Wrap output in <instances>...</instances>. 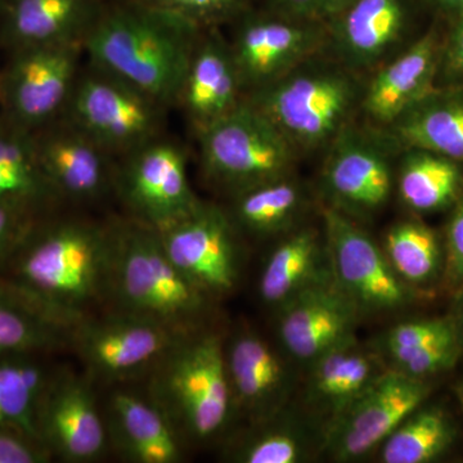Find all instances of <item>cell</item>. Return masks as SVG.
Segmentation results:
<instances>
[{
	"mask_svg": "<svg viewBox=\"0 0 463 463\" xmlns=\"http://www.w3.org/2000/svg\"><path fill=\"white\" fill-rule=\"evenodd\" d=\"M388 129L389 138L407 148L423 149L463 161V99L435 90L405 111Z\"/></svg>",
	"mask_w": 463,
	"mask_h": 463,
	"instance_id": "25",
	"label": "cell"
},
{
	"mask_svg": "<svg viewBox=\"0 0 463 463\" xmlns=\"http://www.w3.org/2000/svg\"><path fill=\"white\" fill-rule=\"evenodd\" d=\"M246 99L230 43L203 30L192 54L176 106L197 132L230 114Z\"/></svg>",
	"mask_w": 463,
	"mask_h": 463,
	"instance_id": "22",
	"label": "cell"
},
{
	"mask_svg": "<svg viewBox=\"0 0 463 463\" xmlns=\"http://www.w3.org/2000/svg\"><path fill=\"white\" fill-rule=\"evenodd\" d=\"M207 175L237 191L291 175L298 149L251 100L245 99L197 132Z\"/></svg>",
	"mask_w": 463,
	"mask_h": 463,
	"instance_id": "6",
	"label": "cell"
},
{
	"mask_svg": "<svg viewBox=\"0 0 463 463\" xmlns=\"http://www.w3.org/2000/svg\"><path fill=\"white\" fill-rule=\"evenodd\" d=\"M166 109L147 94L93 65L81 70L62 118L112 156L163 136Z\"/></svg>",
	"mask_w": 463,
	"mask_h": 463,
	"instance_id": "7",
	"label": "cell"
},
{
	"mask_svg": "<svg viewBox=\"0 0 463 463\" xmlns=\"http://www.w3.org/2000/svg\"><path fill=\"white\" fill-rule=\"evenodd\" d=\"M323 223L332 277L359 312H385L407 303V283L392 269L385 252L349 215L325 207Z\"/></svg>",
	"mask_w": 463,
	"mask_h": 463,
	"instance_id": "12",
	"label": "cell"
},
{
	"mask_svg": "<svg viewBox=\"0 0 463 463\" xmlns=\"http://www.w3.org/2000/svg\"><path fill=\"white\" fill-rule=\"evenodd\" d=\"M167 257L207 298L230 292L239 281V248L232 221L219 207L200 206L157 231Z\"/></svg>",
	"mask_w": 463,
	"mask_h": 463,
	"instance_id": "13",
	"label": "cell"
},
{
	"mask_svg": "<svg viewBox=\"0 0 463 463\" xmlns=\"http://www.w3.org/2000/svg\"><path fill=\"white\" fill-rule=\"evenodd\" d=\"M303 456L304 447L297 435L286 430H270L245 441L234 458L243 463H298Z\"/></svg>",
	"mask_w": 463,
	"mask_h": 463,
	"instance_id": "37",
	"label": "cell"
},
{
	"mask_svg": "<svg viewBox=\"0 0 463 463\" xmlns=\"http://www.w3.org/2000/svg\"><path fill=\"white\" fill-rule=\"evenodd\" d=\"M364 85L336 60L318 57L246 94L298 151L327 148L361 109Z\"/></svg>",
	"mask_w": 463,
	"mask_h": 463,
	"instance_id": "4",
	"label": "cell"
},
{
	"mask_svg": "<svg viewBox=\"0 0 463 463\" xmlns=\"http://www.w3.org/2000/svg\"><path fill=\"white\" fill-rule=\"evenodd\" d=\"M54 197L39 164L33 132L0 118V203L29 213Z\"/></svg>",
	"mask_w": 463,
	"mask_h": 463,
	"instance_id": "28",
	"label": "cell"
},
{
	"mask_svg": "<svg viewBox=\"0 0 463 463\" xmlns=\"http://www.w3.org/2000/svg\"><path fill=\"white\" fill-rule=\"evenodd\" d=\"M230 42L246 94L327 52V24L298 20L270 11H246Z\"/></svg>",
	"mask_w": 463,
	"mask_h": 463,
	"instance_id": "11",
	"label": "cell"
},
{
	"mask_svg": "<svg viewBox=\"0 0 463 463\" xmlns=\"http://www.w3.org/2000/svg\"><path fill=\"white\" fill-rule=\"evenodd\" d=\"M33 134L43 174L57 196L91 201L115 185L114 156L62 116Z\"/></svg>",
	"mask_w": 463,
	"mask_h": 463,
	"instance_id": "18",
	"label": "cell"
},
{
	"mask_svg": "<svg viewBox=\"0 0 463 463\" xmlns=\"http://www.w3.org/2000/svg\"><path fill=\"white\" fill-rule=\"evenodd\" d=\"M149 374L148 394L183 439L207 440L223 430L233 399L225 349L216 335H187Z\"/></svg>",
	"mask_w": 463,
	"mask_h": 463,
	"instance_id": "5",
	"label": "cell"
},
{
	"mask_svg": "<svg viewBox=\"0 0 463 463\" xmlns=\"http://www.w3.org/2000/svg\"><path fill=\"white\" fill-rule=\"evenodd\" d=\"M385 255L405 283L430 281L440 263V249L430 228L417 222L394 225L386 234Z\"/></svg>",
	"mask_w": 463,
	"mask_h": 463,
	"instance_id": "34",
	"label": "cell"
},
{
	"mask_svg": "<svg viewBox=\"0 0 463 463\" xmlns=\"http://www.w3.org/2000/svg\"><path fill=\"white\" fill-rule=\"evenodd\" d=\"M3 3H5V0H0V8H2Z\"/></svg>",
	"mask_w": 463,
	"mask_h": 463,
	"instance_id": "46",
	"label": "cell"
},
{
	"mask_svg": "<svg viewBox=\"0 0 463 463\" xmlns=\"http://www.w3.org/2000/svg\"><path fill=\"white\" fill-rule=\"evenodd\" d=\"M112 240L114 225L83 221L25 232L8 288L70 330L108 298Z\"/></svg>",
	"mask_w": 463,
	"mask_h": 463,
	"instance_id": "1",
	"label": "cell"
},
{
	"mask_svg": "<svg viewBox=\"0 0 463 463\" xmlns=\"http://www.w3.org/2000/svg\"><path fill=\"white\" fill-rule=\"evenodd\" d=\"M108 298L118 312L181 335L196 332L207 298L167 257L160 233L137 221L114 225Z\"/></svg>",
	"mask_w": 463,
	"mask_h": 463,
	"instance_id": "3",
	"label": "cell"
},
{
	"mask_svg": "<svg viewBox=\"0 0 463 463\" xmlns=\"http://www.w3.org/2000/svg\"><path fill=\"white\" fill-rule=\"evenodd\" d=\"M456 335L452 323L444 319L401 323L385 339L388 354L395 365L421 352L435 341Z\"/></svg>",
	"mask_w": 463,
	"mask_h": 463,
	"instance_id": "36",
	"label": "cell"
},
{
	"mask_svg": "<svg viewBox=\"0 0 463 463\" xmlns=\"http://www.w3.org/2000/svg\"><path fill=\"white\" fill-rule=\"evenodd\" d=\"M313 364L310 397L334 417L349 407L383 373L374 356L358 347L354 339L319 356Z\"/></svg>",
	"mask_w": 463,
	"mask_h": 463,
	"instance_id": "27",
	"label": "cell"
},
{
	"mask_svg": "<svg viewBox=\"0 0 463 463\" xmlns=\"http://www.w3.org/2000/svg\"><path fill=\"white\" fill-rule=\"evenodd\" d=\"M457 355V336L444 337L426 346L421 352L405 359L401 364L395 365V370L408 376L422 379L429 374L437 373L448 365L452 364Z\"/></svg>",
	"mask_w": 463,
	"mask_h": 463,
	"instance_id": "38",
	"label": "cell"
},
{
	"mask_svg": "<svg viewBox=\"0 0 463 463\" xmlns=\"http://www.w3.org/2000/svg\"><path fill=\"white\" fill-rule=\"evenodd\" d=\"M458 398H459V401H461V404H462V410H463V383L461 386H459L458 388Z\"/></svg>",
	"mask_w": 463,
	"mask_h": 463,
	"instance_id": "45",
	"label": "cell"
},
{
	"mask_svg": "<svg viewBox=\"0 0 463 463\" xmlns=\"http://www.w3.org/2000/svg\"><path fill=\"white\" fill-rule=\"evenodd\" d=\"M349 2L350 0H268V9L298 20L328 24Z\"/></svg>",
	"mask_w": 463,
	"mask_h": 463,
	"instance_id": "40",
	"label": "cell"
},
{
	"mask_svg": "<svg viewBox=\"0 0 463 463\" xmlns=\"http://www.w3.org/2000/svg\"><path fill=\"white\" fill-rule=\"evenodd\" d=\"M33 355H0V425L41 441L36 417L51 373Z\"/></svg>",
	"mask_w": 463,
	"mask_h": 463,
	"instance_id": "30",
	"label": "cell"
},
{
	"mask_svg": "<svg viewBox=\"0 0 463 463\" xmlns=\"http://www.w3.org/2000/svg\"><path fill=\"white\" fill-rule=\"evenodd\" d=\"M439 14L449 18H455L463 12V0H423Z\"/></svg>",
	"mask_w": 463,
	"mask_h": 463,
	"instance_id": "44",
	"label": "cell"
},
{
	"mask_svg": "<svg viewBox=\"0 0 463 463\" xmlns=\"http://www.w3.org/2000/svg\"><path fill=\"white\" fill-rule=\"evenodd\" d=\"M103 0H5L0 38L9 50L84 43Z\"/></svg>",
	"mask_w": 463,
	"mask_h": 463,
	"instance_id": "23",
	"label": "cell"
},
{
	"mask_svg": "<svg viewBox=\"0 0 463 463\" xmlns=\"http://www.w3.org/2000/svg\"><path fill=\"white\" fill-rule=\"evenodd\" d=\"M321 234L303 228L273 250L261 272L259 292L268 306L281 307L298 292L328 277L323 272Z\"/></svg>",
	"mask_w": 463,
	"mask_h": 463,
	"instance_id": "26",
	"label": "cell"
},
{
	"mask_svg": "<svg viewBox=\"0 0 463 463\" xmlns=\"http://www.w3.org/2000/svg\"><path fill=\"white\" fill-rule=\"evenodd\" d=\"M279 337L300 361L315 362L354 339L358 307L330 276L316 282L281 307Z\"/></svg>",
	"mask_w": 463,
	"mask_h": 463,
	"instance_id": "19",
	"label": "cell"
},
{
	"mask_svg": "<svg viewBox=\"0 0 463 463\" xmlns=\"http://www.w3.org/2000/svg\"><path fill=\"white\" fill-rule=\"evenodd\" d=\"M438 74L450 83L463 81V12L453 18L452 29L441 47Z\"/></svg>",
	"mask_w": 463,
	"mask_h": 463,
	"instance_id": "42",
	"label": "cell"
},
{
	"mask_svg": "<svg viewBox=\"0 0 463 463\" xmlns=\"http://www.w3.org/2000/svg\"><path fill=\"white\" fill-rule=\"evenodd\" d=\"M446 273L450 288H461L463 285V196L448 227Z\"/></svg>",
	"mask_w": 463,
	"mask_h": 463,
	"instance_id": "41",
	"label": "cell"
},
{
	"mask_svg": "<svg viewBox=\"0 0 463 463\" xmlns=\"http://www.w3.org/2000/svg\"><path fill=\"white\" fill-rule=\"evenodd\" d=\"M200 30L215 29L236 21L250 9L251 0H138Z\"/></svg>",
	"mask_w": 463,
	"mask_h": 463,
	"instance_id": "35",
	"label": "cell"
},
{
	"mask_svg": "<svg viewBox=\"0 0 463 463\" xmlns=\"http://www.w3.org/2000/svg\"><path fill=\"white\" fill-rule=\"evenodd\" d=\"M51 453L25 432L0 425V463H43Z\"/></svg>",
	"mask_w": 463,
	"mask_h": 463,
	"instance_id": "39",
	"label": "cell"
},
{
	"mask_svg": "<svg viewBox=\"0 0 463 463\" xmlns=\"http://www.w3.org/2000/svg\"><path fill=\"white\" fill-rule=\"evenodd\" d=\"M428 395L421 379L401 371L383 373L334 419L328 448L339 461L359 458L383 443Z\"/></svg>",
	"mask_w": 463,
	"mask_h": 463,
	"instance_id": "15",
	"label": "cell"
},
{
	"mask_svg": "<svg viewBox=\"0 0 463 463\" xmlns=\"http://www.w3.org/2000/svg\"><path fill=\"white\" fill-rule=\"evenodd\" d=\"M203 30L138 2L103 5L84 38L90 65L147 94L164 108L178 102Z\"/></svg>",
	"mask_w": 463,
	"mask_h": 463,
	"instance_id": "2",
	"label": "cell"
},
{
	"mask_svg": "<svg viewBox=\"0 0 463 463\" xmlns=\"http://www.w3.org/2000/svg\"><path fill=\"white\" fill-rule=\"evenodd\" d=\"M69 334L12 289L0 288V355H38L65 344Z\"/></svg>",
	"mask_w": 463,
	"mask_h": 463,
	"instance_id": "31",
	"label": "cell"
},
{
	"mask_svg": "<svg viewBox=\"0 0 463 463\" xmlns=\"http://www.w3.org/2000/svg\"><path fill=\"white\" fill-rule=\"evenodd\" d=\"M184 336L160 323L118 310L102 318L87 317L69 334L90 379L109 383L149 374Z\"/></svg>",
	"mask_w": 463,
	"mask_h": 463,
	"instance_id": "9",
	"label": "cell"
},
{
	"mask_svg": "<svg viewBox=\"0 0 463 463\" xmlns=\"http://www.w3.org/2000/svg\"><path fill=\"white\" fill-rule=\"evenodd\" d=\"M36 426L44 447L63 461L94 462L108 450L105 417L90 377L51 376L39 402Z\"/></svg>",
	"mask_w": 463,
	"mask_h": 463,
	"instance_id": "14",
	"label": "cell"
},
{
	"mask_svg": "<svg viewBox=\"0 0 463 463\" xmlns=\"http://www.w3.org/2000/svg\"><path fill=\"white\" fill-rule=\"evenodd\" d=\"M461 187L462 175L456 161L408 148L398 175L399 194L405 205L414 212H437L452 203Z\"/></svg>",
	"mask_w": 463,
	"mask_h": 463,
	"instance_id": "29",
	"label": "cell"
},
{
	"mask_svg": "<svg viewBox=\"0 0 463 463\" xmlns=\"http://www.w3.org/2000/svg\"><path fill=\"white\" fill-rule=\"evenodd\" d=\"M233 408L260 416L279 402L286 386L285 367L257 335L243 334L225 352Z\"/></svg>",
	"mask_w": 463,
	"mask_h": 463,
	"instance_id": "24",
	"label": "cell"
},
{
	"mask_svg": "<svg viewBox=\"0 0 463 463\" xmlns=\"http://www.w3.org/2000/svg\"><path fill=\"white\" fill-rule=\"evenodd\" d=\"M414 0H350L327 24L334 60L353 72L376 70L403 42Z\"/></svg>",
	"mask_w": 463,
	"mask_h": 463,
	"instance_id": "17",
	"label": "cell"
},
{
	"mask_svg": "<svg viewBox=\"0 0 463 463\" xmlns=\"http://www.w3.org/2000/svg\"><path fill=\"white\" fill-rule=\"evenodd\" d=\"M109 443L125 461L178 463L183 459L181 432L165 411L148 394L115 389L105 411Z\"/></svg>",
	"mask_w": 463,
	"mask_h": 463,
	"instance_id": "21",
	"label": "cell"
},
{
	"mask_svg": "<svg viewBox=\"0 0 463 463\" xmlns=\"http://www.w3.org/2000/svg\"><path fill=\"white\" fill-rule=\"evenodd\" d=\"M83 54V43L12 51L0 71L3 118L29 132L58 120L80 74Z\"/></svg>",
	"mask_w": 463,
	"mask_h": 463,
	"instance_id": "8",
	"label": "cell"
},
{
	"mask_svg": "<svg viewBox=\"0 0 463 463\" xmlns=\"http://www.w3.org/2000/svg\"><path fill=\"white\" fill-rule=\"evenodd\" d=\"M452 438V426L441 411L416 410L383 441L381 461L429 462L447 449Z\"/></svg>",
	"mask_w": 463,
	"mask_h": 463,
	"instance_id": "33",
	"label": "cell"
},
{
	"mask_svg": "<svg viewBox=\"0 0 463 463\" xmlns=\"http://www.w3.org/2000/svg\"><path fill=\"white\" fill-rule=\"evenodd\" d=\"M322 183L335 209L368 215L388 203L392 169L386 143L350 125L328 146Z\"/></svg>",
	"mask_w": 463,
	"mask_h": 463,
	"instance_id": "16",
	"label": "cell"
},
{
	"mask_svg": "<svg viewBox=\"0 0 463 463\" xmlns=\"http://www.w3.org/2000/svg\"><path fill=\"white\" fill-rule=\"evenodd\" d=\"M26 214V212L16 206L0 203V258L17 246V242L23 239Z\"/></svg>",
	"mask_w": 463,
	"mask_h": 463,
	"instance_id": "43",
	"label": "cell"
},
{
	"mask_svg": "<svg viewBox=\"0 0 463 463\" xmlns=\"http://www.w3.org/2000/svg\"><path fill=\"white\" fill-rule=\"evenodd\" d=\"M304 191L291 175L261 183L237 194L234 222L255 234L288 228L304 206Z\"/></svg>",
	"mask_w": 463,
	"mask_h": 463,
	"instance_id": "32",
	"label": "cell"
},
{
	"mask_svg": "<svg viewBox=\"0 0 463 463\" xmlns=\"http://www.w3.org/2000/svg\"><path fill=\"white\" fill-rule=\"evenodd\" d=\"M441 47L437 30H429L398 56L376 69L362 94L361 109L370 120L388 128L434 91Z\"/></svg>",
	"mask_w": 463,
	"mask_h": 463,
	"instance_id": "20",
	"label": "cell"
},
{
	"mask_svg": "<svg viewBox=\"0 0 463 463\" xmlns=\"http://www.w3.org/2000/svg\"><path fill=\"white\" fill-rule=\"evenodd\" d=\"M121 157L115 187L133 221L163 231L200 206L188 179L187 155L178 143L161 136Z\"/></svg>",
	"mask_w": 463,
	"mask_h": 463,
	"instance_id": "10",
	"label": "cell"
}]
</instances>
